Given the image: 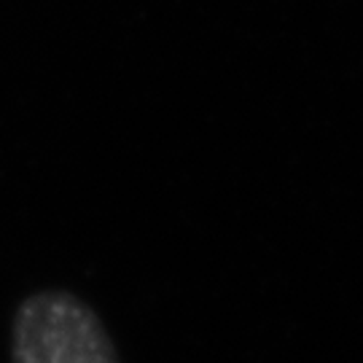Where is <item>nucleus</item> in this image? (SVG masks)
Returning a JSON list of instances; mask_svg holds the SVG:
<instances>
[{"label": "nucleus", "mask_w": 363, "mask_h": 363, "mask_svg": "<svg viewBox=\"0 0 363 363\" xmlns=\"http://www.w3.org/2000/svg\"><path fill=\"white\" fill-rule=\"evenodd\" d=\"M11 363H121L103 320L67 291H38L13 315Z\"/></svg>", "instance_id": "f257e3e1"}]
</instances>
